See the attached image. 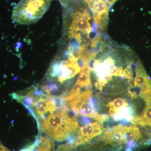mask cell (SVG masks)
Returning a JSON list of instances; mask_svg holds the SVG:
<instances>
[{
	"mask_svg": "<svg viewBox=\"0 0 151 151\" xmlns=\"http://www.w3.org/2000/svg\"><path fill=\"white\" fill-rule=\"evenodd\" d=\"M64 16V36L69 45L76 48L89 47L94 38L90 33L95 30L103 34L96 26L89 9L82 0H72L61 5Z\"/></svg>",
	"mask_w": 151,
	"mask_h": 151,
	"instance_id": "cell-1",
	"label": "cell"
},
{
	"mask_svg": "<svg viewBox=\"0 0 151 151\" xmlns=\"http://www.w3.org/2000/svg\"><path fill=\"white\" fill-rule=\"evenodd\" d=\"M66 106L57 108L47 117L42 120V131L55 141L62 142L76 132L78 124L75 118H71L68 114Z\"/></svg>",
	"mask_w": 151,
	"mask_h": 151,
	"instance_id": "cell-2",
	"label": "cell"
},
{
	"mask_svg": "<svg viewBox=\"0 0 151 151\" xmlns=\"http://www.w3.org/2000/svg\"><path fill=\"white\" fill-rule=\"evenodd\" d=\"M52 0H20L14 7L12 18L20 24L35 23L48 10Z\"/></svg>",
	"mask_w": 151,
	"mask_h": 151,
	"instance_id": "cell-3",
	"label": "cell"
},
{
	"mask_svg": "<svg viewBox=\"0 0 151 151\" xmlns=\"http://www.w3.org/2000/svg\"><path fill=\"white\" fill-rule=\"evenodd\" d=\"M89 9L96 26L102 32L108 24L110 7L103 0H82Z\"/></svg>",
	"mask_w": 151,
	"mask_h": 151,
	"instance_id": "cell-4",
	"label": "cell"
},
{
	"mask_svg": "<svg viewBox=\"0 0 151 151\" xmlns=\"http://www.w3.org/2000/svg\"><path fill=\"white\" fill-rule=\"evenodd\" d=\"M105 130L102 124L97 122L87 124L81 127L76 138L74 145L75 148L89 142L95 137L101 134Z\"/></svg>",
	"mask_w": 151,
	"mask_h": 151,
	"instance_id": "cell-5",
	"label": "cell"
},
{
	"mask_svg": "<svg viewBox=\"0 0 151 151\" xmlns=\"http://www.w3.org/2000/svg\"><path fill=\"white\" fill-rule=\"evenodd\" d=\"M48 99L39 97L37 98L32 107H33L36 112L40 116L42 120L45 119V114L53 113L56 109V106L54 101L49 97Z\"/></svg>",
	"mask_w": 151,
	"mask_h": 151,
	"instance_id": "cell-6",
	"label": "cell"
},
{
	"mask_svg": "<svg viewBox=\"0 0 151 151\" xmlns=\"http://www.w3.org/2000/svg\"><path fill=\"white\" fill-rule=\"evenodd\" d=\"M76 83L81 86V88L85 87V89H90L91 86V70L89 64L81 69L78 76Z\"/></svg>",
	"mask_w": 151,
	"mask_h": 151,
	"instance_id": "cell-7",
	"label": "cell"
},
{
	"mask_svg": "<svg viewBox=\"0 0 151 151\" xmlns=\"http://www.w3.org/2000/svg\"><path fill=\"white\" fill-rule=\"evenodd\" d=\"M128 105L127 100L124 98H117L113 101L109 102L107 105L109 109V115L111 116L112 114H117L120 108L127 107Z\"/></svg>",
	"mask_w": 151,
	"mask_h": 151,
	"instance_id": "cell-8",
	"label": "cell"
},
{
	"mask_svg": "<svg viewBox=\"0 0 151 151\" xmlns=\"http://www.w3.org/2000/svg\"><path fill=\"white\" fill-rule=\"evenodd\" d=\"M11 95L14 99L24 105L25 108L28 107L29 108L32 107L37 98L39 97H34L28 94L27 96H21L16 93H13Z\"/></svg>",
	"mask_w": 151,
	"mask_h": 151,
	"instance_id": "cell-9",
	"label": "cell"
},
{
	"mask_svg": "<svg viewBox=\"0 0 151 151\" xmlns=\"http://www.w3.org/2000/svg\"><path fill=\"white\" fill-rule=\"evenodd\" d=\"M89 102L93 110L96 113H99L102 110V104L100 97L97 95L92 97L89 99Z\"/></svg>",
	"mask_w": 151,
	"mask_h": 151,
	"instance_id": "cell-10",
	"label": "cell"
},
{
	"mask_svg": "<svg viewBox=\"0 0 151 151\" xmlns=\"http://www.w3.org/2000/svg\"><path fill=\"white\" fill-rule=\"evenodd\" d=\"M80 121L81 124L84 125H87V124H91L92 122L91 119L85 116H82L80 119Z\"/></svg>",
	"mask_w": 151,
	"mask_h": 151,
	"instance_id": "cell-11",
	"label": "cell"
},
{
	"mask_svg": "<svg viewBox=\"0 0 151 151\" xmlns=\"http://www.w3.org/2000/svg\"><path fill=\"white\" fill-rule=\"evenodd\" d=\"M109 6L111 7L118 0H103Z\"/></svg>",
	"mask_w": 151,
	"mask_h": 151,
	"instance_id": "cell-12",
	"label": "cell"
},
{
	"mask_svg": "<svg viewBox=\"0 0 151 151\" xmlns=\"http://www.w3.org/2000/svg\"><path fill=\"white\" fill-rule=\"evenodd\" d=\"M59 1L61 4L62 5L63 4H65L66 3L69 2V1H72V0H59Z\"/></svg>",
	"mask_w": 151,
	"mask_h": 151,
	"instance_id": "cell-13",
	"label": "cell"
},
{
	"mask_svg": "<svg viewBox=\"0 0 151 151\" xmlns=\"http://www.w3.org/2000/svg\"></svg>",
	"mask_w": 151,
	"mask_h": 151,
	"instance_id": "cell-14",
	"label": "cell"
}]
</instances>
